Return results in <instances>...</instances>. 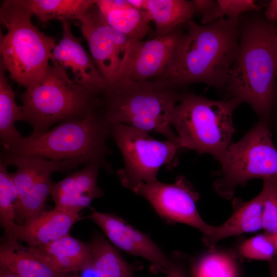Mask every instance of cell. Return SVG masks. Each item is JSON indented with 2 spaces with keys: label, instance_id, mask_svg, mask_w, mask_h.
<instances>
[{
  "label": "cell",
  "instance_id": "cell-7",
  "mask_svg": "<svg viewBox=\"0 0 277 277\" xmlns=\"http://www.w3.org/2000/svg\"><path fill=\"white\" fill-rule=\"evenodd\" d=\"M20 97L24 121L32 127L34 133L48 130L58 122L86 116L98 109L100 101L55 63Z\"/></svg>",
  "mask_w": 277,
  "mask_h": 277
},
{
  "label": "cell",
  "instance_id": "cell-27",
  "mask_svg": "<svg viewBox=\"0 0 277 277\" xmlns=\"http://www.w3.org/2000/svg\"><path fill=\"white\" fill-rule=\"evenodd\" d=\"M0 161V222L4 229V238H7L13 227L16 223L14 206L17 193L11 173Z\"/></svg>",
  "mask_w": 277,
  "mask_h": 277
},
{
  "label": "cell",
  "instance_id": "cell-29",
  "mask_svg": "<svg viewBox=\"0 0 277 277\" xmlns=\"http://www.w3.org/2000/svg\"><path fill=\"white\" fill-rule=\"evenodd\" d=\"M239 251L245 258L261 261H271L275 254L271 235L266 232L244 241Z\"/></svg>",
  "mask_w": 277,
  "mask_h": 277
},
{
  "label": "cell",
  "instance_id": "cell-30",
  "mask_svg": "<svg viewBox=\"0 0 277 277\" xmlns=\"http://www.w3.org/2000/svg\"><path fill=\"white\" fill-rule=\"evenodd\" d=\"M220 19L238 18L248 11H258L260 6L253 0H217Z\"/></svg>",
  "mask_w": 277,
  "mask_h": 277
},
{
  "label": "cell",
  "instance_id": "cell-11",
  "mask_svg": "<svg viewBox=\"0 0 277 277\" xmlns=\"http://www.w3.org/2000/svg\"><path fill=\"white\" fill-rule=\"evenodd\" d=\"M184 33L179 27L145 41L130 40L113 82L118 80L140 82L163 78Z\"/></svg>",
  "mask_w": 277,
  "mask_h": 277
},
{
  "label": "cell",
  "instance_id": "cell-28",
  "mask_svg": "<svg viewBox=\"0 0 277 277\" xmlns=\"http://www.w3.org/2000/svg\"><path fill=\"white\" fill-rule=\"evenodd\" d=\"M260 193L263 202L262 229L272 234L277 232V180H263Z\"/></svg>",
  "mask_w": 277,
  "mask_h": 277
},
{
  "label": "cell",
  "instance_id": "cell-18",
  "mask_svg": "<svg viewBox=\"0 0 277 277\" xmlns=\"http://www.w3.org/2000/svg\"><path fill=\"white\" fill-rule=\"evenodd\" d=\"M29 248L36 256L56 272L67 274L71 272L92 269L89 245L69 234L43 246Z\"/></svg>",
  "mask_w": 277,
  "mask_h": 277
},
{
  "label": "cell",
  "instance_id": "cell-2",
  "mask_svg": "<svg viewBox=\"0 0 277 277\" xmlns=\"http://www.w3.org/2000/svg\"><path fill=\"white\" fill-rule=\"evenodd\" d=\"M240 16L206 25L188 22L173 62L162 78L182 88L194 83L225 88L239 48Z\"/></svg>",
  "mask_w": 277,
  "mask_h": 277
},
{
  "label": "cell",
  "instance_id": "cell-14",
  "mask_svg": "<svg viewBox=\"0 0 277 277\" xmlns=\"http://www.w3.org/2000/svg\"><path fill=\"white\" fill-rule=\"evenodd\" d=\"M63 34L50 56L52 63L71 70L72 80L100 97L107 88L106 83L93 60L88 54L80 40L73 34L70 22H62Z\"/></svg>",
  "mask_w": 277,
  "mask_h": 277
},
{
  "label": "cell",
  "instance_id": "cell-22",
  "mask_svg": "<svg viewBox=\"0 0 277 277\" xmlns=\"http://www.w3.org/2000/svg\"><path fill=\"white\" fill-rule=\"evenodd\" d=\"M145 10L155 27L150 38L186 24L195 13L193 1L186 0H146Z\"/></svg>",
  "mask_w": 277,
  "mask_h": 277
},
{
  "label": "cell",
  "instance_id": "cell-1",
  "mask_svg": "<svg viewBox=\"0 0 277 277\" xmlns=\"http://www.w3.org/2000/svg\"><path fill=\"white\" fill-rule=\"evenodd\" d=\"M255 12L240 16L239 48L225 88L228 98L247 103L271 127L277 101V29Z\"/></svg>",
  "mask_w": 277,
  "mask_h": 277
},
{
  "label": "cell",
  "instance_id": "cell-4",
  "mask_svg": "<svg viewBox=\"0 0 277 277\" xmlns=\"http://www.w3.org/2000/svg\"><path fill=\"white\" fill-rule=\"evenodd\" d=\"M110 126L102 112L63 121L51 130L24 137L3 156H33L47 160L95 165L110 172L106 160Z\"/></svg>",
  "mask_w": 277,
  "mask_h": 277
},
{
  "label": "cell",
  "instance_id": "cell-6",
  "mask_svg": "<svg viewBox=\"0 0 277 277\" xmlns=\"http://www.w3.org/2000/svg\"><path fill=\"white\" fill-rule=\"evenodd\" d=\"M240 104L232 98L213 100L185 92L171 118L182 149L211 154L219 162L232 143L233 112Z\"/></svg>",
  "mask_w": 277,
  "mask_h": 277
},
{
  "label": "cell",
  "instance_id": "cell-9",
  "mask_svg": "<svg viewBox=\"0 0 277 277\" xmlns=\"http://www.w3.org/2000/svg\"><path fill=\"white\" fill-rule=\"evenodd\" d=\"M109 124L111 136L124 160L117 174L125 188L132 191L142 183L154 182L161 167L172 169L177 166L182 150L179 144L155 140L148 132L126 124Z\"/></svg>",
  "mask_w": 277,
  "mask_h": 277
},
{
  "label": "cell",
  "instance_id": "cell-16",
  "mask_svg": "<svg viewBox=\"0 0 277 277\" xmlns=\"http://www.w3.org/2000/svg\"><path fill=\"white\" fill-rule=\"evenodd\" d=\"M81 219L77 212L55 208L43 210L22 224L16 223L4 240L24 242L30 247L43 246L69 234L73 224Z\"/></svg>",
  "mask_w": 277,
  "mask_h": 277
},
{
  "label": "cell",
  "instance_id": "cell-8",
  "mask_svg": "<svg viewBox=\"0 0 277 277\" xmlns=\"http://www.w3.org/2000/svg\"><path fill=\"white\" fill-rule=\"evenodd\" d=\"M271 127L260 121L238 142L232 143L219 161L214 183L221 196L231 198L239 185L254 179L277 180V149Z\"/></svg>",
  "mask_w": 277,
  "mask_h": 277
},
{
  "label": "cell",
  "instance_id": "cell-26",
  "mask_svg": "<svg viewBox=\"0 0 277 277\" xmlns=\"http://www.w3.org/2000/svg\"><path fill=\"white\" fill-rule=\"evenodd\" d=\"M191 277H238L236 263L229 253L208 252L193 263Z\"/></svg>",
  "mask_w": 277,
  "mask_h": 277
},
{
  "label": "cell",
  "instance_id": "cell-25",
  "mask_svg": "<svg viewBox=\"0 0 277 277\" xmlns=\"http://www.w3.org/2000/svg\"><path fill=\"white\" fill-rule=\"evenodd\" d=\"M89 245L96 277H135L133 266L103 236H95Z\"/></svg>",
  "mask_w": 277,
  "mask_h": 277
},
{
  "label": "cell",
  "instance_id": "cell-15",
  "mask_svg": "<svg viewBox=\"0 0 277 277\" xmlns=\"http://www.w3.org/2000/svg\"><path fill=\"white\" fill-rule=\"evenodd\" d=\"M77 21L92 58L107 87L115 79L123 55L110 39L106 22L95 5Z\"/></svg>",
  "mask_w": 277,
  "mask_h": 277
},
{
  "label": "cell",
  "instance_id": "cell-20",
  "mask_svg": "<svg viewBox=\"0 0 277 277\" xmlns=\"http://www.w3.org/2000/svg\"><path fill=\"white\" fill-rule=\"evenodd\" d=\"M0 267L19 277H62L36 256L29 247L14 239L4 240L0 246Z\"/></svg>",
  "mask_w": 277,
  "mask_h": 277
},
{
  "label": "cell",
  "instance_id": "cell-38",
  "mask_svg": "<svg viewBox=\"0 0 277 277\" xmlns=\"http://www.w3.org/2000/svg\"><path fill=\"white\" fill-rule=\"evenodd\" d=\"M62 277H81V276H70V275H66L63 276Z\"/></svg>",
  "mask_w": 277,
  "mask_h": 277
},
{
  "label": "cell",
  "instance_id": "cell-24",
  "mask_svg": "<svg viewBox=\"0 0 277 277\" xmlns=\"http://www.w3.org/2000/svg\"><path fill=\"white\" fill-rule=\"evenodd\" d=\"M42 23L79 20L95 5L96 0H21Z\"/></svg>",
  "mask_w": 277,
  "mask_h": 277
},
{
  "label": "cell",
  "instance_id": "cell-33",
  "mask_svg": "<svg viewBox=\"0 0 277 277\" xmlns=\"http://www.w3.org/2000/svg\"><path fill=\"white\" fill-rule=\"evenodd\" d=\"M128 1L132 7L140 10H145L146 0H128Z\"/></svg>",
  "mask_w": 277,
  "mask_h": 277
},
{
  "label": "cell",
  "instance_id": "cell-36",
  "mask_svg": "<svg viewBox=\"0 0 277 277\" xmlns=\"http://www.w3.org/2000/svg\"><path fill=\"white\" fill-rule=\"evenodd\" d=\"M271 235L275 249V254L277 255V232L271 234Z\"/></svg>",
  "mask_w": 277,
  "mask_h": 277
},
{
  "label": "cell",
  "instance_id": "cell-17",
  "mask_svg": "<svg viewBox=\"0 0 277 277\" xmlns=\"http://www.w3.org/2000/svg\"><path fill=\"white\" fill-rule=\"evenodd\" d=\"M100 169L95 165L85 166L54 184L50 194L54 208L79 213L94 199L101 197L104 191L97 185Z\"/></svg>",
  "mask_w": 277,
  "mask_h": 277
},
{
  "label": "cell",
  "instance_id": "cell-35",
  "mask_svg": "<svg viewBox=\"0 0 277 277\" xmlns=\"http://www.w3.org/2000/svg\"><path fill=\"white\" fill-rule=\"evenodd\" d=\"M270 277H277V262H271L270 264Z\"/></svg>",
  "mask_w": 277,
  "mask_h": 277
},
{
  "label": "cell",
  "instance_id": "cell-21",
  "mask_svg": "<svg viewBox=\"0 0 277 277\" xmlns=\"http://www.w3.org/2000/svg\"><path fill=\"white\" fill-rule=\"evenodd\" d=\"M262 198L259 193L242 204L223 224L213 226L210 234L203 237V242L212 247L229 236L258 231L262 229Z\"/></svg>",
  "mask_w": 277,
  "mask_h": 277
},
{
  "label": "cell",
  "instance_id": "cell-12",
  "mask_svg": "<svg viewBox=\"0 0 277 277\" xmlns=\"http://www.w3.org/2000/svg\"><path fill=\"white\" fill-rule=\"evenodd\" d=\"M132 191L146 199L165 221L192 226L200 230L203 236L211 233L213 226L203 220L197 209L198 194L184 176H178L173 183L158 180L142 183Z\"/></svg>",
  "mask_w": 277,
  "mask_h": 277
},
{
  "label": "cell",
  "instance_id": "cell-5",
  "mask_svg": "<svg viewBox=\"0 0 277 277\" xmlns=\"http://www.w3.org/2000/svg\"><path fill=\"white\" fill-rule=\"evenodd\" d=\"M21 0H6L0 8V21L7 29L1 32V60L11 79L28 88L46 72L55 38L42 32Z\"/></svg>",
  "mask_w": 277,
  "mask_h": 277
},
{
  "label": "cell",
  "instance_id": "cell-13",
  "mask_svg": "<svg viewBox=\"0 0 277 277\" xmlns=\"http://www.w3.org/2000/svg\"><path fill=\"white\" fill-rule=\"evenodd\" d=\"M87 217L96 223L117 247L146 259L154 271L166 274L171 264V258L148 235L114 214L93 210Z\"/></svg>",
  "mask_w": 277,
  "mask_h": 277
},
{
  "label": "cell",
  "instance_id": "cell-10",
  "mask_svg": "<svg viewBox=\"0 0 277 277\" xmlns=\"http://www.w3.org/2000/svg\"><path fill=\"white\" fill-rule=\"evenodd\" d=\"M0 161L13 165L11 173L17 193L14 206L15 220L22 224L43 211L54 184L51 176L55 171H69L78 165L70 162L47 160L33 156H3Z\"/></svg>",
  "mask_w": 277,
  "mask_h": 277
},
{
  "label": "cell",
  "instance_id": "cell-34",
  "mask_svg": "<svg viewBox=\"0 0 277 277\" xmlns=\"http://www.w3.org/2000/svg\"><path fill=\"white\" fill-rule=\"evenodd\" d=\"M0 277H19L7 269L0 267Z\"/></svg>",
  "mask_w": 277,
  "mask_h": 277
},
{
  "label": "cell",
  "instance_id": "cell-23",
  "mask_svg": "<svg viewBox=\"0 0 277 277\" xmlns=\"http://www.w3.org/2000/svg\"><path fill=\"white\" fill-rule=\"evenodd\" d=\"M7 70L0 61V137L4 150L16 145L23 136L15 126L18 121H24L22 109L17 106L15 93L6 75Z\"/></svg>",
  "mask_w": 277,
  "mask_h": 277
},
{
  "label": "cell",
  "instance_id": "cell-31",
  "mask_svg": "<svg viewBox=\"0 0 277 277\" xmlns=\"http://www.w3.org/2000/svg\"><path fill=\"white\" fill-rule=\"evenodd\" d=\"M171 264L166 273V277H186L184 268L179 261V257L176 254L170 256Z\"/></svg>",
  "mask_w": 277,
  "mask_h": 277
},
{
  "label": "cell",
  "instance_id": "cell-19",
  "mask_svg": "<svg viewBox=\"0 0 277 277\" xmlns=\"http://www.w3.org/2000/svg\"><path fill=\"white\" fill-rule=\"evenodd\" d=\"M95 5L106 23L131 40H142L152 33L145 10L132 7L125 0H96Z\"/></svg>",
  "mask_w": 277,
  "mask_h": 277
},
{
  "label": "cell",
  "instance_id": "cell-3",
  "mask_svg": "<svg viewBox=\"0 0 277 277\" xmlns=\"http://www.w3.org/2000/svg\"><path fill=\"white\" fill-rule=\"evenodd\" d=\"M181 88L165 78L116 80L100 96L99 109L109 123L156 132L180 145L171 118L185 92Z\"/></svg>",
  "mask_w": 277,
  "mask_h": 277
},
{
  "label": "cell",
  "instance_id": "cell-32",
  "mask_svg": "<svg viewBox=\"0 0 277 277\" xmlns=\"http://www.w3.org/2000/svg\"><path fill=\"white\" fill-rule=\"evenodd\" d=\"M265 18L274 23L277 20V0L271 1L268 4L264 13Z\"/></svg>",
  "mask_w": 277,
  "mask_h": 277
},
{
  "label": "cell",
  "instance_id": "cell-37",
  "mask_svg": "<svg viewBox=\"0 0 277 277\" xmlns=\"http://www.w3.org/2000/svg\"><path fill=\"white\" fill-rule=\"evenodd\" d=\"M275 47H276V49L277 51V34L275 37Z\"/></svg>",
  "mask_w": 277,
  "mask_h": 277
}]
</instances>
